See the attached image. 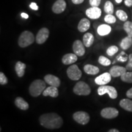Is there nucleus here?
Returning <instances> with one entry per match:
<instances>
[{"mask_svg": "<svg viewBox=\"0 0 132 132\" xmlns=\"http://www.w3.org/2000/svg\"><path fill=\"white\" fill-rule=\"evenodd\" d=\"M115 1L118 3V4H120V3H122V0H115Z\"/></svg>", "mask_w": 132, "mask_h": 132, "instance_id": "nucleus-43", "label": "nucleus"}, {"mask_svg": "<svg viewBox=\"0 0 132 132\" xmlns=\"http://www.w3.org/2000/svg\"><path fill=\"white\" fill-rule=\"evenodd\" d=\"M73 53L78 56H82L85 53V48L83 42L80 40H77L73 42L72 46Z\"/></svg>", "mask_w": 132, "mask_h": 132, "instance_id": "nucleus-10", "label": "nucleus"}, {"mask_svg": "<svg viewBox=\"0 0 132 132\" xmlns=\"http://www.w3.org/2000/svg\"><path fill=\"white\" fill-rule=\"evenodd\" d=\"M86 15L90 19H97L102 15V10L98 7H91L86 11Z\"/></svg>", "mask_w": 132, "mask_h": 132, "instance_id": "nucleus-12", "label": "nucleus"}, {"mask_svg": "<svg viewBox=\"0 0 132 132\" xmlns=\"http://www.w3.org/2000/svg\"><path fill=\"white\" fill-rule=\"evenodd\" d=\"M40 125L48 129H57L61 127L63 120L56 113H47L42 114L39 118Z\"/></svg>", "mask_w": 132, "mask_h": 132, "instance_id": "nucleus-1", "label": "nucleus"}, {"mask_svg": "<svg viewBox=\"0 0 132 132\" xmlns=\"http://www.w3.org/2000/svg\"><path fill=\"white\" fill-rule=\"evenodd\" d=\"M45 81L47 82L48 85L58 87L61 85V81L58 77H56L53 75L48 74L44 77Z\"/></svg>", "mask_w": 132, "mask_h": 132, "instance_id": "nucleus-14", "label": "nucleus"}, {"mask_svg": "<svg viewBox=\"0 0 132 132\" xmlns=\"http://www.w3.org/2000/svg\"><path fill=\"white\" fill-rule=\"evenodd\" d=\"M84 71L88 75H96L99 72V69L97 66L87 64L84 67Z\"/></svg>", "mask_w": 132, "mask_h": 132, "instance_id": "nucleus-24", "label": "nucleus"}, {"mask_svg": "<svg viewBox=\"0 0 132 132\" xmlns=\"http://www.w3.org/2000/svg\"><path fill=\"white\" fill-rule=\"evenodd\" d=\"M119 105L126 111L132 112V100L128 98L122 99L119 102Z\"/></svg>", "mask_w": 132, "mask_h": 132, "instance_id": "nucleus-23", "label": "nucleus"}, {"mask_svg": "<svg viewBox=\"0 0 132 132\" xmlns=\"http://www.w3.org/2000/svg\"><path fill=\"white\" fill-rule=\"evenodd\" d=\"M116 14L118 19L122 21H126L128 19V15L127 13L122 10H118L116 12Z\"/></svg>", "mask_w": 132, "mask_h": 132, "instance_id": "nucleus-29", "label": "nucleus"}, {"mask_svg": "<svg viewBox=\"0 0 132 132\" xmlns=\"http://www.w3.org/2000/svg\"><path fill=\"white\" fill-rule=\"evenodd\" d=\"M77 56H78L76 55L75 53L65 54L62 58V63L65 65H69V64L75 63L78 59Z\"/></svg>", "mask_w": 132, "mask_h": 132, "instance_id": "nucleus-17", "label": "nucleus"}, {"mask_svg": "<svg viewBox=\"0 0 132 132\" xmlns=\"http://www.w3.org/2000/svg\"><path fill=\"white\" fill-rule=\"evenodd\" d=\"M8 82V80L6 75L2 72H0V84L1 85H5Z\"/></svg>", "mask_w": 132, "mask_h": 132, "instance_id": "nucleus-34", "label": "nucleus"}, {"mask_svg": "<svg viewBox=\"0 0 132 132\" xmlns=\"http://www.w3.org/2000/svg\"><path fill=\"white\" fill-rule=\"evenodd\" d=\"M50 31L47 28H42L37 32L36 41L38 44H42L46 42L49 37Z\"/></svg>", "mask_w": 132, "mask_h": 132, "instance_id": "nucleus-8", "label": "nucleus"}, {"mask_svg": "<svg viewBox=\"0 0 132 132\" xmlns=\"http://www.w3.org/2000/svg\"><path fill=\"white\" fill-rule=\"evenodd\" d=\"M85 0H72V3L75 4H80L83 2Z\"/></svg>", "mask_w": 132, "mask_h": 132, "instance_id": "nucleus-40", "label": "nucleus"}, {"mask_svg": "<svg viewBox=\"0 0 132 132\" xmlns=\"http://www.w3.org/2000/svg\"><path fill=\"white\" fill-rule=\"evenodd\" d=\"M42 94L45 97L50 96L53 97V98H56V97L58 96L59 91L58 89H57V87L50 86L47 87V88L44 90Z\"/></svg>", "mask_w": 132, "mask_h": 132, "instance_id": "nucleus-16", "label": "nucleus"}, {"mask_svg": "<svg viewBox=\"0 0 132 132\" xmlns=\"http://www.w3.org/2000/svg\"><path fill=\"white\" fill-rule=\"evenodd\" d=\"M94 42V37L91 33H86L82 37V42L86 47H90Z\"/></svg>", "mask_w": 132, "mask_h": 132, "instance_id": "nucleus-22", "label": "nucleus"}, {"mask_svg": "<svg viewBox=\"0 0 132 132\" xmlns=\"http://www.w3.org/2000/svg\"><path fill=\"white\" fill-rule=\"evenodd\" d=\"M126 95L128 98H132V87L127 90L126 93Z\"/></svg>", "mask_w": 132, "mask_h": 132, "instance_id": "nucleus-39", "label": "nucleus"}, {"mask_svg": "<svg viewBox=\"0 0 132 132\" xmlns=\"http://www.w3.org/2000/svg\"><path fill=\"white\" fill-rule=\"evenodd\" d=\"M118 47L116 45H112L107 49L106 54L110 56H113L114 54H115L118 52Z\"/></svg>", "mask_w": 132, "mask_h": 132, "instance_id": "nucleus-31", "label": "nucleus"}, {"mask_svg": "<svg viewBox=\"0 0 132 132\" xmlns=\"http://www.w3.org/2000/svg\"><path fill=\"white\" fill-rule=\"evenodd\" d=\"M98 62L103 66H108L111 64V61L103 56H100L98 57Z\"/></svg>", "mask_w": 132, "mask_h": 132, "instance_id": "nucleus-30", "label": "nucleus"}, {"mask_svg": "<svg viewBox=\"0 0 132 132\" xmlns=\"http://www.w3.org/2000/svg\"><path fill=\"white\" fill-rule=\"evenodd\" d=\"M108 132H120L118 130L115 129V128H113V129L110 130Z\"/></svg>", "mask_w": 132, "mask_h": 132, "instance_id": "nucleus-42", "label": "nucleus"}, {"mask_svg": "<svg viewBox=\"0 0 132 132\" xmlns=\"http://www.w3.org/2000/svg\"><path fill=\"white\" fill-rule=\"evenodd\" d=\"M120 79L123 82L132 83V72H126L120 77Z\"/></svg>", "mask_w": 132, "mask_h": 132, "instance_id": "nucleus-28", "label": "nucleus"}, {"mask_svg": "<svg viewBox=\"0 0 132 132\" xmlns=\"http://www.w3.org/2000/svg\"><path fill=\"white\" fill-rule=\"evenodd\" d=\"M73 92L78 95H88L91 90L89 86L84 81H78L73 87Z\"/></svg>", "mask_w": 132, "mask_h": 132, "instance_id": "nucleus-4", "label": "nucleus"}, {"mask_svg": "<svg viewBox=\"0 0 132 132\" xmlns=\"http://www.w3.org/2000/svg\"><path fill=\"white\" fill-rule=\"evenodd\" d=\"M132 46V37L127 36L122 40L120 44V47L122 50H126Z\"/></svg>", "mask_w": 132, "mask_h": 132, "instance_id": "nucleus-25", "label": "nucleus"}, {"mask_svg": "<svg viewBox=\"0 0 132 132\" xmlns=\"http://www.w3.org/2000/svg\"><path fill=\"white\" fill-rule=\"evenodd\" d=\"M123 29L127 32L128 36L132 37V22L130 21H125L123 24Z\"/></svg>", "mask_w": 132, "mask_h": 132, "instance_id": "nucleus-27", "label": "nucleus"}, {"mask_svg": "<svg viewBox=\"0 0 132 132\" xmlns=\"http://www.w3.org/2000/svg\"><path fill=\"white\" fill-rule=\"evenodd\" d=\"M66 6L65 1L64 0H57L52 6V11L55 14H61L65 11Z\"/></svg>", "mask_w": 132, "mask_h": 132, "instance_id": "nucleus-13", "label": "nucleus"}, {"mask_svg": "<svg viewBox=\"0 0 132 132\" xmlns=\"http://www.w3.org/2000/svg\"><path fill=\"white\" fill-rule=\"evenodd\" d=\"M124 4L127 7H131L132 6V0H125Z\"/></svg>", "mask_w": 132, "mask_h": 132, "instance_id": "nucleus-38", "label": "nucleus"}, {"mask_svg": "<svg viewBox=\"0 0 132 132\" xmlns=\"http://www.w3.org/2000/svg\"><path fill=\"white\" fill-rule=\"evenodd\" d=\"M29 7H30L31 9L34 10V11H37L38 9H39V7H38L37 4L34 2L31 3L30 5H29Z\"/></svg>", "mask_w": 132, "mask_h": 132, "instance_id": "nucleus-37", "label": "nucleus"}, {"mask_svg": "<svg viewBox=\"0 0 132 132\" xmlns=\"http://www.w3.org/2000/svg\"><path fill=\"white\" fill-rule=\"evenodd\" d=\"M26 65L23 62L21 61H18L15 66V70L16 75L19 77H23L25 73V69Z\"/></svg>", "mask_w": 132, "mask_h": 132, "instance_id": "nucleus-19", "label": "nucleus"}, {"mask_svg": "<svg viewBox=\"0 0 132 132\" xmlns=\"http://www.w3.org/2000/svg\"><path fill=\"white\" fill-rule=\"evenodd\" d=\"M100 114L105 119H113L116 118L119 114V111L117 109L112 107L103 108L100 112Z\"/></svg>", "mask_w": 132, "mask_h": 132, "instance_id": "nucleus-9", "label": "nucleus"}, {"mask_svg": "<svg viewBox=\"0 0 132 132\" xmlns=\"http://www.w3.org/2000/svg\"><path fill=\"white\" fill-rule=\"evenodd\" d=\"M101 3V0H89V4L91 7H98Z\"/></svg>", "mask_w": 132, "mask_h": 132, "instance_id": "nucleus-36", "label": "nucleus"}, {"mask_svg": "<svg viewBox=\"0 0 132 132\" xmlns=\"http://www.w3.org/2000/svg\"><path fill=\"white\" fill-rule=\"evenodd\" d=\"M90 26V21L88 19L84 18L82 19L78 24V29L81 32H84L89 29Z\"/></svg>", "mask_w": 132, "mask_h": 132, "instance_id": "nucleus-18", "label": "nucleus"}, {"mask_svg": "<svg viewBox=\"0 0 132 132\" xmlns=\"http://www.w3.org/2000/svg\"><path fill=\"white\" fill-rule=\"evenodd\" d=\"M111 31V27L108 24H102L97 28V33L101 36H106L110 34Z\"/></svg>", "mask_w": 132, "mask_h": 132, "instance_id": "nucleus-20", "label": "nucleus"}, {"mask_svg": "<svg viewBox=\"0 0 132 132\" xmlns=\"http://www.w3.org/2000/svg\"><path fill=\"white\" fill-rule=\"evenodd\" d=\"M104 11L107 14H113L114 13V6L110 1H107L104 6Z\"/></svg>", "mask_w": 132, "mask_h": 132, "instance_id": "nucleus-26", "label": "nucleus"}, {"mask_svg": "<svg viewBox=\"0 0 132 132\" xmlns=\"http://www.w3.org/2000/svg\"><path fill=\"white\" fill-rule=\"evenodd\" d=\"M35 40L34 34L29 31H24L20 36L18 40L19 45L21 48H25L33 44Z\"/></svg>", "mask_w": 132, "mask_h": 132, "instance_id": "nucleus-3", "label": "nucleus"}, {"mask_svg": "<svg viewBox=\"0 0 132 132\" xmlns=\"http://www.w3.org/2000/svg\"><path fill=\"white\" fill-rule=\"evenodd\" d=\"M15 105L21 110H27L29 108V104L22 97H16L15 100Z\"/></svg>", "mask_w": 132, "mask_h": 132, "instance_id": "nucleus-21", "label": "nucleus"}, {"mask_svg": "<svg viewBox=\"0 0 132 132\" xmlns=\"http://www.w3.org/2000/svg\"><path fill=\"white\" fill-rule=\"evenodd\" d=\"M67 75L70 80L77 81L80 80L82 76V72L78 65L73 64L70 65L67 70Z\"/></svg>", "mask_w": 132, "mask_h": 132, "instance_id": "nucleus-6", "label": "nucleus"}, {"mask_svg": "<svg viewBox=\"0 0 132 132\" xmlns=\"http://www.w3.org/2000/svg\"><path fill=\"white\" fill-rule=\"evenodd\" d=\"M21 17L23 18V19H28V17H29L28 15L27 14H26V13H24V12L21 13Z\"/></svg>", "mask_w": 132, "mask_h": 132, "instance_id": "nucleus-41", "label": "nucleus"}, {"mask_svg": "<svg viewBox=\"0 0 132 132\" xmlns=\"http://www.w3.org/2000/svg\"><path fill=\"white\" fill-rule=\"evenodd\" d=\"M127 69L125 67L119 65H114L110 69V73L113 77H121L123 73L127 72Z\"/></svg>", "mask_w": 132, "mask_h": 132, "instance_id": "nucleus-15", "label": "nucleus"}, {"mask_svg": "<svg viewBox=\"0 0 132 132\" xmlns=\"http://www.w3.org/2000/svg\"><path fill=\"white\" fill-rule=\"evenodd\" d=\"M97 92L99 95H103L105 94H108L110 98L112 99H115L118 97V92L116 89L115 87L111 86H100L97 89Z\"/></svg>", "mask_w": 132, "mask_h": 132, "instance_id": "nucleus-5", "label": "nucleus"}, {"mask_svg": "<svg viewBox=\"0 0 132 132\" xmlns=\"http://www.w3.org/2000/svg\"><path fill=\"white\" fill-rule=\"evenodd\" d=\"M125 68L127 70L132 71V54H130L128 55V63L126 65Z\"/></svg>", "mask_w": 132, "mask_h": 132, "instance_id": "nucleus-35", "label": "nucleus"}, {"mask_svg": "<svg viewBox=\"0 0 132 132\" xmlns=\"http://www.w3.org/2000/svg\"><path fill=\"white\" fill-rule=\"evenodd\" d=\"M73 119L81 125H86L89 122L90 116L89 114L85 111H77L73 114Z\"/></svg>", "mask_w": 132, "mask_h": 132, "instance_id": "nucleus-7", "label": "nucleus"}, {"mask_svg": "<svg viewBox=\"0 0 132 132\" xmlns=\"http://www.w3.org/2000/svg\"><path fill=\"white\" fill-rule=\"evenodd\" d=\"M111 75L110 72H105V73H102V75H99L95 79V82L97 85L100 86L105 85L110 82L111 80Z\"/></svg>", "mask_w": 132, "mask_h": 132, "instance_id": "nucleus-11", "label": "nucleus"}, {"mask_svg": "<svg viewBox=\"0 0 132 132\" xmlns=\"http://www.w3.org/2000/svg\"><path fill=\"white\" fill-rule=\"evenodd\" d=\"M104 20L108 24H113L116 21V19L112 14H107L104 18Z\"/></svg>", "mask_w": 132, "mask_h": 132, "instance_id": "nucleus-32", "label": "nucleus"}, {"mask_svg": "<svg viewBox=\"0 0 132 132\" xmlns=\"http://www.w3.org/2000/svg\"><path fill=\"white\" fill-rule=\"evenodd\" d=\"M45 81L42 80H36L32 82L29 87V92L32 97H37L43 93L46 89Z\"/></svg>", "mask_w": 132, "mask_h": 132, "instance_id": "nucleus-2", "label": "nucleus"}, {"mask_svg": "<svg viewBox=\"0 0 132 132\" xmlns=\"http://www.w3.org/2000/svg\"><path fill=\"white\" fill-rule=\"evenodd\" d=\"M116 59L118 61L120 62H125L128 59V56L127 54L125 53V52H122L120 53L119 54L118 56L116 57Z\"/></svg>", "mask_w": 132, "mask_h": 132, "instance_id": "nucleus-33", "label": "nucleus"}]
</instances>
